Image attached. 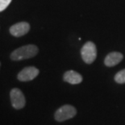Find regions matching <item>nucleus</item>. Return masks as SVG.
Listing matches in <instances>:
<instances>
[{
	"label": "nucleus",
	"mask_w": 125,
	"mask_h": 125,
	"mask_svg": "<svg viewBox=\"0 0 125 125\" xmlns=\"http://www.w3.org/2000/svg\"><path fill=\"white\" fill-rule=\"evenodd\" d=\"M38 47L35 45L30 44L21 46L20 48L15 50L10 54V59L14 61H20L23 59H28L35 57L38 54Z\"/></svg>",
	"instance_id": "1"
},
{
	"label": "nucleus",
	"mask_w": 125,
	"mask_h": 125,
	"mask_svg": "<svg viewBox=\"0 0 125 125\" xmlns=\"http://www.w3.org/2000/svg\"><path fill=\"white\" fill-rule=\"evenodd\" d=\"M81 55L83 61L87 64H90L96 59L97 48L94 42H87L81 49Z\"/></svg>",
	"instance_id": "2"
},
{
	"label": "nucleus",
	"mask_w": 125,
	"mask_h": 125,
	"mask_svg": "<svg viewBox=\"0 0 125 125\" xmlns=\"http://www.w3.org/2000/svg\"><path fill=\"white\" fill-rule=\"evenodd\" d=\"M77 115V110L71 105H64L57 109L54 114V119L58 122H63L73 118Z\"/></svg>",
	"instance_id": "3"
},
{
	"label": "nucleus",
	"mask_w": 125,
	"mask_h": 125,
	"mask_svg": "<svg viewBox=\"0 0 125 125\" xmlns=\"http://www.w3.org/2000/svg\"><path fill=\"white\" fill-rule=\"evenodd\" d=\"M10 97L11 105L15 109L20 110V109L24 107L26 104V99L24 95L20 89L15 88V89H12L10 90Z\"/></svg>",
	"instance_id": "4"
},
{
	"label": "nucleus",
	"mask_w": 125,
	"mask_h": 125,
	"mask_svg": "<svg viewBox=\"0 0 125 125\" xmlns=\"http://www.w3.org/2000/svg\"><path fill=\"white\" fill-rule=\"evenodd\" d=\"M39 69L35 67H27L19 72L17 78L20 81H30L35 79L39 75Z\"/></svg>",
	"instance_id": "5"
},
{
	"label": "nucleus",
	"mask_w": 125,
	"mask_h": 125,
	"mask_svg": "<svg viewBox=\"0 0 125 125\" xmlns=\"http://www.w3.org/2000/svg\"><path fill=\"white\" fill-rule=\"evenodd\" d=\"M30 30V25L27 22H20L13 25L10 28V33L12 36L20 38L27 34Z\"/></svg>",
	"instance_id": "6"
},
{
	"label": "nucleus",
	"mask_w": 125,
	"mask_h": 125,
	"mask_svg": "<svg viewBox=\"0 0 125 125\" xmlns=\"http://www.w3.org/2000/svg\"><path fill=\"white\" fill-rule=\"evenodd\" d=\"M124 55L120 52H111L106 56L104 63L107 67H114L123 60Z\"/></svg>",
	"instance_id": "7"
},
{
	"label": "nucleus",
	"mask_w": 125,
	"mask_h": 125,
	"mask_svg": "<svg viewBox=\"0 0 125 125\" xmlns=\"http://www.w3.org/2000/svg\"><path fill=\"white\" fill-rule=\"evenodd\" d=\"M63 80L71 84H78L82 81V76L77 71L70 70L65 72L63 76Z\"/></svg>",
	"instance_id": "8"
},
{
	"label": "nucleus",
	"mask_w": 125,
	"mask_h": 125,
	"mask_svg": "<svg viewBox=\"0 0 125 125\" xmlns=\"http://www.w3.org/2000/svg\"><path fill=\"white\" fill-rule=\"evenodd\" d=\"M115 81L118 84H125V69L119 71V72L115 74Z\"/></svg>",
	"instance_id": "9"
},
{
	"label": "nucleus",
	"mask_w": 125,
	"mask_h": 125,
	"mask_svg": "<svg viewBox=\"0 0 125 125\" xmlns=\"http://www.w3.org/2000/svg\"><path fill=\"white\" fill-rule=\"evenodd\" d=\"M11 0H0V12L4 11L9 6Z\"/></svg>",
	"instance_id": "10"
},
{
	"label": "nucleus",
	"mask_w": 125,
	"mask_h": 125,
	"mask_svg": "<svg viewBox=\"0 0 125 125\" xmlns=\"http://www.w3.org/2000/svg\"><path fill=\"white\" fill-rule=\"evenodd\" d=\"M0 65H1V63H0Z\"/></svg>",
	"instance_id": "11"
}]
</instances>
